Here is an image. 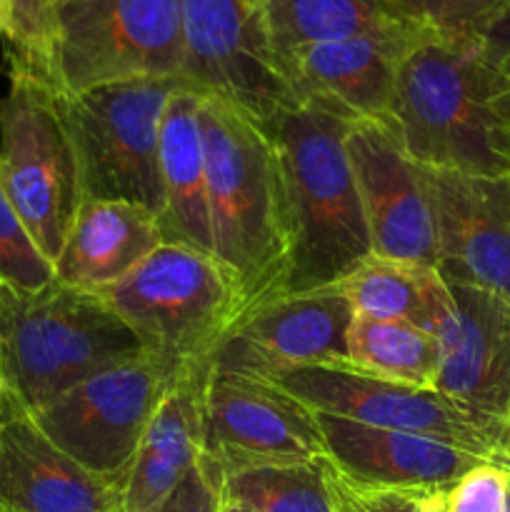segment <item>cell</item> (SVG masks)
Segmentation results:
<instances>
[{"mask_svg": "<svg viewBox=\"0 0 510 512\" xmlns=\"http://www.w3.org/2000/svg\"><path fill=\"white\" fill-rule=\"evenodd\" d=\"M348 113L320 100H293L268 125L288 218V270L280 295L338 285L373 255L348 158Z\"/></svg>", "mask_w": 510, "mask_h": 512, "instance_id": "6da1fadb", "label": "cell"}, {"mask_svg": "<svg viewBox=\"0 0 510 512\" xmlns=\"http://www.w3.org/2000/svg\"><path fill=\"white\" fill-rule=\"evenodd\" d=\"M213 255L233 280L240 318L280 298L288 270L283 178L270 135L243 110L203 93Z\"/></svg>", "mask_w": 510, "mask_h": 512, "instance_id": "7a4b0ae2", "label": "cell"}, {"mask_svg": "<svg viewBox=\"0 0 510 512\" xmlns=\"http://www.w3.org/2000/svg\"><path fill=\"white\" fill-rule=\"evenodd\" d=\"M500 85L480 43L423 35L400 65L388 120L423 168L510 175Z\"/></svg>", "mask_w": 510, "mask_h": 512, "instance_id": "3957f363", "label": "cell"}, {"mask_svg": "<svg viewBox=\"0 0 510 512\" xmlns=\"http://www.w3.org/2000/svg\"><path fill=\"white\" fill-rule=\"evenodd\" d=\"M143 353L133 330L98 293L58 280L33 293L0 283V390L30 413Z\"/></svg>", "mask_w": 510, "mask_h": 512, "instance_id": "277c9868", "label": "cell"}, {"mask_svg": "<svg viewBox=\"0 0 510 512\" xmlns=\"http://www.w3.org/2000/svg\"><path fill=\"white\" fill-rule=\"evenodd\" d=\"M100 298L118 313L148 355L178 370L213 358L240 318L233 280L213 253L163 243Z\"/></svg>", "mask_w": 510, "mask_h": 512, "instance_id": "5b68a950", "label": "cell"}, {"mask_svg": "<svg viewBox=\"0 0 510 512\" xmlns=\"http://www.w3.org/2000/svg\"><path fill=\"white\" fill-rule=\"evenodd\" d=\"M0 98V183L45 258L55 265L83 205L78 153L50 80L8 68Z\"/></svg>", "mask_w": 510, "mask_h": 512, "instance_id": "8992f818", "label": "cell"}, {"mask_svg": "<svg viewBox=\"0 0 510 512\" xmlns=\"http://www.w3.org/2000/svg\"><path fill=\"white\" fill-rule=\"evenodd\" d=\"M183 83L135 78L73 95L58 90L85 200H128L160 215V120L168 98Z\"/></svg>", "mask_w": 510, "mask_h": 512, "instance_id": "52a82bcc", "label": "cell"}, {"mask_svg": "<svg viewBox=\"0 0 510 512\" xmlns=\"http://www.w3.org/2000/svg\"><path fill=\"white\" fill-rule=\"evenodd\" d=\"M135 78L183 80L180 0H53L55 90Z\"/></svg>", "mask_w": 510, "mask_h": 512, "instance_id": "ba28073f", "label": "cell"}, {"mask_svg": "<svg viewBox=\"0 0 510 512\" xmlns=\"http://www.w3.org/2000/svg\"><path fill=\"white\" fill-rule=\"evenodd\" d=\"M178 375L175 365L143 353L90 375L35 410L33 418L75 463L125 480L150 420Z\"/></svg>", "mask_w": 510, "mask_h": 512, "instance_id": "9c48e42d", "label": "cell"}, {"mask_svg": "<svg viewBox=\"0 0 510 512\" xmlns=\"http://www.w3.org/2000/svg\"><path fill=\"white\" fill-rule=\"evenodd\" d=\"M183 80L260 128L295 100L260 0H180Z\"/></svg>", "mask_w": 510, "mask_h": 512, "instance_id": "30bf717a", "label": "cell"}, {"mask_svg": "<svg viewBox=\"0 0 510 512\" xmlns=\"http://www.w3.org/2000/svg\"><path fill=\"white\" fill-rule=\"evenodd\" d=\"M270 383L283 388L315 413L353 420L370 428L405 430L448 440L510 470L503 438L435 388H418L380 378L353 368L350 363L305 365L278 375Z\"/></svg>", "mask_w": 510, "mask_h": 512, "instance_id": "8fae6325", "label": "cell"}, {"mask_svg": "<svg viewBox=\"0 0 510 512\" xmlns=\"http://www.w3.org/2000/svg\"><path fill=\"white\" fill-rule=\"evenodd\" d=\"M203 458L220 475L323 458L318 415L270 380L210 370Z\"/></svg>", "mask_w": 510, "mask_h": 512, "instance_id": "7c38bea8", "label": "cell"}, {"mask_svg": "<svg viewBox=\"0 0 510 512\" xmlns=\"http://www.w3.org/2000/svg\"><path fill=\"white\" fill-rule=\"evenodd\" d=\"M345 145L373 255L438 270V220L428 168L410 158L388 118L355 120Z\"/></svg>", "mask_w": 510, "mask_h": 512, "instance_id": "4fadbf2b", "label": "cell"}, {"mask_svg": "<svg viewBox=\"0 0 510 512\" xmlns=\"http://www.w3.org/2000/svg\"><path fill=\"white\" fill-rule=\"evenodd\" d=\"M353 318L338 285L280 295L228 330L215 348L213 370L273 380L305 365L348 363Z\"/></svg>", "mask_w": 510, "mask_h": 512, "instance_id": "5bb4252c", "label": "cell"}, {"mask_svg": "<svg viewBox=\"0 0 510 512\" xmlns=\"http://www.w3.org/2000/svg\"><path fill=\"white\" fill-rule=\"evenodd\" d=\"M450 285L453 310L435 330V390L503 438L510 415V303L488 290Z\"/></svg>", "mask_w": 510, "mask_h": 512, "instance_id": "9a60e30c", "label": "cell"}, {"mask_svg": "<svg viewBox=\"0 0 510 512\" xmlns=\"http://www.w3.org/2000/svg\"><path fill=\"white\" fill-rule=\"evenodd\" d=\"M123 485L75 463L28 408L0 390V510L123 512Z\"/></svg>", "mask_w": 510, "mask_h": 512, "instance_id": "2e32d148", "label": "cell"}, {"mask_svg": "<svg viewBox=\"0 0 510 512\" xmlns=\"http://www.w3.org/2000/svg\"><path fill=\"white\" fill-rule=\"evenodd\" d=\"M445 283L488 290L510 303V175L430 170Z\"/></svg>", "mask_w": 510, "mask_h": 512, "instance_id": "e0dca14e", "label": "cell"}, {"mask_svg": "<svg viewBox=\"0 0 510 512\" xmlns=\"http://www.w3.org/2000/svg\"><path fill=\"white\" fill-rule=\"evenodd\" d=\"M423 35L415 28L355 35L298 48L280 63L295 100H320L355 120H385L400 65Z\"/></svg>", "mask_w": 510, "mask_h": 512, "instance_id": "ac0fdd59", "label": "cell"}, {"mask_svg": "<svg viewBox=\"0 0 510 512\" xmlns=\"http://www.w3.org/2000/svg\"><path fill=\"white\" fill-rule=\"evenodd\" d=\"M315 415L323 435V458L358 483L448 493L468 470L490 463L478 453L430 435Z\"/></svg>", "mask_w": 510, "mask_h": 512, "instance_id": "d6986e66", "label": "cell"}, {"mask_svg": "<svg viewBox=\"0 0 510 512\" xmlns=\"http://www.w3.org/2000/svg\"><path fill=\"white\" fill-rule=\"evenodd\" d=\"M210 360L180 370L125 473L123 512H155L203 455Z\"/></svg>", "mask_w": 510, "mask_h": 512, "instance_id": "ffe728a7", "label": "cell"}, {"mask_svg": "<svg viewBox=\"0 0 510 512\" xmlns=\"http://www.w3.org/2000/svg\"><path fill=\"white\" fill-rule=\"evenodd\" d=\"M163 243L158 215L143 205L83 200L53 265L55 280L100 293L133 273Z\"/></svg>", "mask_w": 510, "mask_h": 512, "instance_id": "44dd1931", "label": "cell"}, {"mask_svg": "<svg viewBox=\"0 0 510 512\" xmlns=\"http://www.w3.org/2000/svg\"><path fill=\"white\" fill-rule=\"evenodd\" d=\"M203 90L183 83L168 98L160 120V185L163 210L158 215L165 243H183L213 253L208 213V165L200 123Z\"/></svg>", "mask_w": 510, "mask_h": 512, "instance_id": "7402d4cb", "label": "cell"}, {"mask_svg": "<svg viewBox=\"0 0 510 512\" xmlns=\"http://www.w3.org/2000/svg\"><path fill=\"white\" fill-rule=\"evenodd\" d=\"M353 315L405 320L418 328H440L453 310V295L443 275L428 265L370 255L338 283Z\"/></svg>", "mask_w": 510, "mask_h": 512, "instance_id": "603a6c76", "label": "cell"}, {"mask_svg": "<svg viewBox=\"0 0 510 512\" xmlns=\"http://www.w3.org/2000/svg\"><path fill=\"white\" fill-rule=\"evenodd\" d=\"M260 5L280 58L308 45L413 28L390 0H260Z\"/></svg>", "mask_w": 510, "mask_h": 512, "instance_id": "cb8c5ba5", "label": "cell"}, {"mask_svg": "<svg viewBox=\"0 0 510 512\" xmlns=\"http://www.w3.org/2000/svg\"><path fill=\"white\" fill-rule=\"evenodd\" d=\"M440 340L405 320L353 315L348 325V363L398 383L435 388L440 373Z\"/></svg>", "mask_w": 510, "mask_h": 512, "instance_id": "d4e9b609", "label": "cell"}, {"mask_svg": "<svg viewBox=\"0 0 510 512\" xmlns=\"http://www.w3.org/2000/svg\"><path fill=\"white\" fill-rule=\"evenodd\" d=\"M223 493L258 512H333L323 458L240 470L225 478Z\"/></svg>", "mask_w": 510, "mask_h": 512, "instance_id": "484cf974", "label": "cell"}, {"mask_svg": "<svg viewBox=\"0 0 510 512\" xmlns=\"http://www.w3.org/2000/svg\"><path fill=\"white\" fill-rule=\"evenodd\" d=\"M0 38L8 68H23L50 80L53 0H0Z\"/></svg>", "mask_w": 510, "mask_h": 512, "instance_id": "4316f807", "label": "cell"}, {"mask_svg": "<svg viewBox=\"0 0 510 512\" xmlns=\"http://www.w3.org/2000/svg\"><path fill=\"white\" fill-rule=\"evenodd\" d=\"M413 28L445 40L480 43L510 0H390Z\"/></svg>", "mask_w": 510, "mask_h": 512, "instance_id": "83f0119b", "label": "cell"}, {"mask_svg": "<svg viewBox=\"0 0 510 512\" xmlns=\"http://www.w3.org/2000/svg\"><path fill=\"white\" fill-rule=\"evenodd\" d=\"M53 280V263L38 248L0 183V283L33 293Z\"/></svg>", "mask_w": 510, "mask_h": 512, "instance_id": "f1b7e54d", "label": "cell"}, {"mask_svg": "<svg viewBox=\"0 0 510 512\" xmlns=\"http://www.w3.org/2000/svg\"><path fill=\"white\" fill-rule=\"evenodd\" d=\"M325 485H328L333 512H435L445 503L440 490L383 488L358 483L323 458Z\"/></svg>", "mask_w": 510, "mask_h": 512, "instance_id": "f546056e", "label": "cell"}, {"mask_svg": "<svg viewBox=\"0 0 510 512\" xmlns=\"http://www.w3.org/2000/svg\"><path fill=\"white\" fill-rule=\"evenodd\" d=\"M510 470L480 463L445 493V512H508Z\"/></svg>", "mask_w": 510, "mask_h": 512, "instance_id": "4dcf8cb0", "label": "cell"}, {"mask_svg": "<svg viewBox=\"0 0 510 512\" xmlns=\"http://www.w3.org/2000/svg\"><path fill=\"white\" fill-rule=\"evenodd\" d=\"M223 475L200 455L198 465L185 475L183 483L163 500L155 512H223Z\"/></svg>", "mask_w": 510, "mask_h": 512, "instance_id": "1f68e13d", "label": "cell"}, {"mask_svg": "<svg viewBox=\"0 0 510 512\" xmlns=\"http://www.w3.org/2000/svg\"><path fill=\"white\" fill-rule=\"evenodd\" d=\"M483 53L493 63H500V60L510 55V3L483 38Z\"/></svg>", "mask_w": 510, "mask_h": 512, "instance_id": "d6a6232c", "label": "cell"}, {"mask_svg": "<svg viewBox=\"0 0 510 512\" xmlns=\"http://www.w3.org/2000/svg\"><path fill=\"white\" fill-rule=\"evenodd\" d=\"M500 73H503V85H500V113H503L505 135H508L510 145V55L498 63Z\"/></svg>", "mask_w": 510, "mask_h": 512, "instance_id": "836d02e7", "label": "cell"}, {"mask_svg": "<svg viewBox=\"0 0 510 512\" xmlns=\"http://www.w3.org/2000/svg\"><path fill=\"white\" fill-rule=\"evenodd\" d=\"M223 512H258V510L248 508V505H243V503H233V500H225Z\"/></svg>", "mask_w": 510, "mask_h": 512, "instance_id": "e575fe53", "label": "cell"}, {"mask_svg": "<svg viewBox=\"0 0 510 512\" xmlns=\"http://www.w3.org/2000/svg\"><path fill=\"white\" fill-rule=\"evenodd\" d=\"M503 450L510 460V415H508V423H505V428H503Z\"/></svg>", "mask_w": 510, "mask_h": 512, "instance_id": "d590c367", "label": "cell"}, {"mask_svg": "<svg viewBox=\"0 0 510 512\" xmlns=\"http://www.w3.org/2000/svg\"><path fill=\"white\" fill-rule=\"evenodd\" d=\"M435 512H445V503H443V505H440V508H438V510H435Z\"/></svg>", "mask_w": 510, "mask_h": 512, "instance_id": "8d00e7d4", "label": "cell"}, {"mask_svg": "<svg viewBox=\"0 0 510 512\" xmlns=\"http://www.w3.org/2000/svg\"><path fill=\"white\" fill-rule=\"evenodd\" d=\"M0 512H8V510H0Z\"/></svg>", "mask_w": 510, "mask_h": 512, "instance_id": "74e56055", "label": "cell"}]
</instances>
